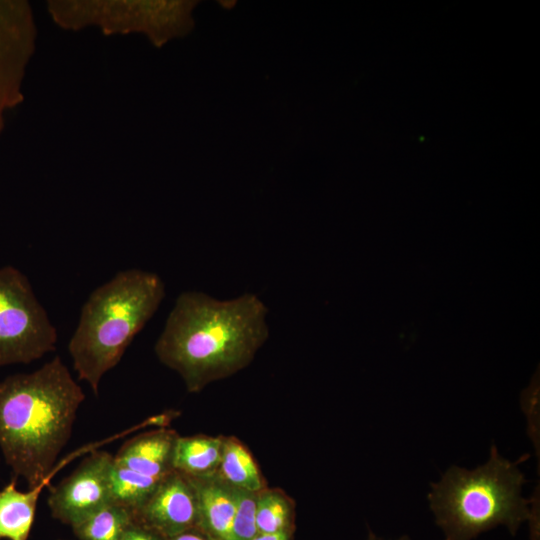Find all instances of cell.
<instances>
[{
    "label": "cell",
    "instance_id": "6da1fadb",
    "mask_svg": "<svg viewBox=\"0 0 540 540\" xmlns=\"http://www.w3.org/2000/svg\"><path fill=\"white\" fill-rule=\"evenodd\" d=\"M268 308L255 294L218 300L203 292L178 295L156 340L158 360L189 393L246 368L269 337Z\"/></svg>",
    "mask_w": 540,
    "mask_h": 540
},
{
    "label": "cell",
    "instance_id": "7a4b0ae2",
    "mask_svg": "<svg viewBox=\"0 0 540 540\" xmlns=\"http://www.w3.org/2000/svg\"><path fill=\"white\" fill-rule=\"evenodd\" d=\"M84 400L59 356L0 382V449L15 479L29 488L49 483Z\"/></svg>",
    "mask_w": 540,
    "mask_h": 540
},
{
    "label": "cell",
    "instance_id": "3957f363",
    "mask_svg": "<svg viewBox=\"0 0 540 540\" xmlns=\"http://www.w3.org/2000/svg\"><path fill=\"white\" fill-rule=\"evenodd\" d=\"M165 294L159 275L137 268L119 271L90 293L68 352L78 379L85 381L95 395L103 376L118 365Z\"/></svg>",
    "mask_w": 540,
    "mask_h": 540
},
{
    "label": "cell",
    "instance_id": "277c9868",
    "mask_svg": "<svg viewBox=\"0 0 540 540\" xmlns=\"http://www.w3.org/2000/svg\"><path fill=\"white\" fill-rule=\"evenodd\" d=\"M519 463L492 445L488 459L474 469L451 465L433 482L430 510L443 540H473L498 526L515 535L526 522L529 498Z\"/></svg>",
    "mask_w": 540,
    "mask_h": 540
},
{
    "label": "cell",
    "instance_id": "5b68a950",
    "mask_svg": "<svg viewBox=\"0 0 540 540\" xmlns=\"http://www.w3.org/2000/svg\"><path fill=\"white\" fill-rule=\"evenodd\" d=\"M57 330L25 274L0 268V367L27 364L52 352Z\"/></svg>",
    "mask_w": 540,
    "mask_h": 540
},
{
    "label": "cell",
    "instance_id": "8992f818",
    "mask_svg": "<svg viewBox=\"0 0 540 540\" xmlns=\"http://www.w3.org/2000/svg\"><path fill=\"white\" fill-rule=\"evenodd\" d=\"M114 455L94 449L78 467L49 493L51 516L71 528L90 514L113 502Z\"/></svg>",
    "mask_w": 540,
    "mask_h": 540
},
{
    "label": "cell",
    "instance_id": "52a82bcc",
    "mask_svg": "<svg viewBox=\"0 0 540 540\" xmlns=\"http://www.w3.org/2000/svg\"><path fill=\"white\" fill-rule=\"evenodd\" d=\"M133 517L166 539L197 528L198 497L192 479L172 470L133 511Z\"/></svg>",
    "mask_w": 540,
    "mask_h": 540
},
{
    "label": "cell",
    "instance_id": "ba28073f",
    "mask_svg": "<svg viewBox=\"0 0 540 540\" xmlns=\"http://www.w3.org/2000/svg\"><path fill=\"white\" fill-rule=\"evenodd\" d=\"M178 434L166 427L138 434L114 455L113 466L128 473L156 480L173 469L172 455Z\"/></svg>",
    "mask_w": 540,
    "mask_h": 540
},
{
    "label": "cell",
    "instance_id": "9c48e42d",
    "mask_svg": "<svg viewBox=\"0 0 540 540\" xmlns=\"http://www.w3.org/2000/svg\"><path fill=\"white\" fill-rule=\"evenodd\" d=\"M198 497V526L211 540H232L235 501L231 485L217 473L190 477Z\"/></svg>",
    "mask_w": 540,
    "mask_h": 540
},
{
    "label": "cell",
    "instance_id": "30bf717a",
    "mask_svg": "<svg viewBox=\"0 0 540 540\" xmlns=\"http://www.w3.org/2000/svg\"><path fill=\"white\" fill-rule=\"evenodd\" d=\"M43 489L38 485L20 491L14 478L0 490V539L28 540Z\"/></svg>",
    "mask_w": 540,
    "mask_h": 540
},
{
    "label": "cell",
    "instance_id": "8fae6325",
    "mask_svg": "<svg viewBox=\"0 0 540 540\" xmlns=\"http://www.w3.org/2000/svg\"><path fill=\"white\" fill-rule=\"evenodd\" d=\"M223 436L193 435L177 437L173 449V469L189 477L217 472L221 461Z\"/></svg>",
    "mask_w": 540,
    "mask_h": 540
},
{
    "label": "cell",
    "instance_id": "7c38bea8",
    "mask_svg": "<svg viewBox=\"0 0 540 540\" xmlns=\"http://www.w3.org/2000/svg\"><path fill=\"white\" fill-rule=\"evenodd\" d=\"M216 473L236 488L251 492H260L267 488L254 457L248 448L233 436H223L221 461Z\"/></svg>",
    "mask_w": 540,
    "mask_h": 540
},
{
    "label": "cell",
    "instance_id": "4fadbf2b",
    "mask_svg": "<svg viewBox=\"0 0 540 540\" xmlns=\"http://www.w3.org/2000/svg\"><path fill=\"white\" fill-rule=\"evenodd\" d=\"M133 520L129 508L111 502L72 527L77 540H120Z\"/></svg>",
    "mask_w": 540,
    "mask_h": 540
},
{
    "label": "cell",
    "instance_id": "5bb4252c",
    "mask_svg": "<svg viewBox=\"0 0 540 540\" xmlns=\"http://www.w3.org/2000/svg\"><path fill=\"white\" fill-rule=\"evenodd\" d=\"M16 12L12 4L0 3V120L3 108L15 98Z\"/></svg>",
    "mask_w": 540,
    "mask_h": 540
},
{
    "label": "cell",
    "instance_id": "9a60e30c",
    "mask_svg": "<svg viewBox=\"0 0 540 540\" xmlns=\"http://www.w3.org/2000/svg\"><path fill=\"white\" fill-rule=\"evenodd\" d=\"M257 533L295 531V503L278 488L258 493L256 506Z\"/></svg>",
    "mask_w": 540,
    "mask_h": 540
},
{
    "label": "cell",
    "instance_id": "2e32d148",
    "mask_svg": "<svg viewBox=\"0 0 540 540\" xmlns=\"http://www.w3.org/2000/svg\"><path fill=\"white\" fill-rule=\"evenodd\" d=\"M231 487L235 501L232 540H252L257 534L256 506L259 492Z\"/></svg>",
    "mask_w": 540,
    "mask_h": 540
},
{
    "label": "cell",
    "instance_id": "e0dca14e",
    "mask_svg": "<svg viewBox=\"0 0 540 540\" xmlns=\"http://www.w3.org/2000/svg\"><path fill=\"white\" fill-rule=\"evenodd\" d=\"M539 375L535 374L520 396L521 410L526 418V432L540 465Z\"/></svg>",
    "mask_w": 540,
    "mask_h": 540
},
{
    "label": "cell",
    "instance_id": "ac0fdd59",
    "mask_svg": "<svg viewBox=\"0 0 540 540\" xmlns=\"http://www.w3.org/2000/svg\"><path fill=\"white\" fill-rule=\"evenodd\" d=\"M529 540H540V485L534 487L529 497V512L526 519Z\"/></svg>",
    "mask_w": 540,
    "mask_h": 540
},
{
    "label": "cell",
    "instance_id": "d6986e66",
    "mask_svg": "<svg viewBox=\"0 0 540 540\" xmlns=\"http://www.w3.org/2000/svg\"><path fill=\"white\" fill-rule=\"evenodd\" d=\"M120 540H167L155 530L136 521L133 517L132 522L124 531Z\"/></svg>",
    "mask_w": 540,
    "mask_h": 540
},
{
    "label": "cell",
    "instance_id": "ffe728a7",
    "mask_svg": "<svg viewBox=\"0 0 540 540\" xmlns=\"http://www.w3.org/2000/svg\"><path fill=\"white\" fill-rule=\"evenodd\" d=\"M294 531H280L274 533H257L252 540H293Z\"/></svg>",
    "mask_w": 540,
    "mask_h": 540
},
{
    "label": "cell",
    "instance_id": "44dd1931",
    "mask_svg": "<svg viewBox=\"0 0 540 540\" xmlns=\"http://www.w3.org/2000/svg\"><path fill=\"white\" fill-rule=\"evenodd\" d=\"M167 540H211L199 529L194 528L176 536L170 537Z\"/></svg>",
    "mask_w": 540,
    "mask_h": 540
},
{
    "label": "cell",
    "instance_id": "7402d4cb",
    "mask_svg": "<svg viewBox=\"0 0 540 540\" xmlns=\"http://www.w3.org/2000/svg\"><path fill=\"white\" fill-rule=\"evenodd\" d=\"M364 540H382L380 539L374 532H372L371 530H369L366 538ZM394 540H412L408 535H403L401 537H398Z\"/></svg>",
    "mask_w": 540,
    "mask_h": 540
},
{
    "label": "cell",
    "instance_id": "603a6c76",
    "mask_svg": "<svg viewBox=\"0 0 540 540\" xmlns=\"http://www.w3.org/2000/svg\"><path fill=\"white\" fill-rule=\"evenodd\" d=\"M60 540H63V539H60Z\"/></svg>",
    "mask_w": 540,
    "mask_h": 540
}]
</instances>
